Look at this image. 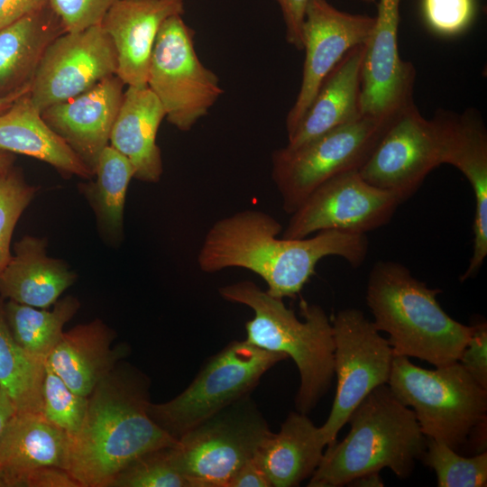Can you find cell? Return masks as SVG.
Masks as SVG:
<instances>
[{
    "mask_svg": "<svg viewBox=\"0 0 487 487\" xmlns=\"http://www.w3.org/2000/svg\"><path fill=\"white\" fill-rule=\"evenodd\" d=\"M280 223L271 215L247 209L225 216L207 231L198 254L201 271L214 273L238 267L259 275L276 298H294L326 256L344 258L358 267L368 253L364 234L337 230L299 239L278 237Z\"/></svg>",
    "mask_w": 487,
    "mask_h": 487,
    "instance_id": "6da1fadb",
    "label": "cell"
},
{
    "mask_svg": "<svg viewBox=\"0 0 487 487\" xmlns=\"http://www.w3.org/2000/svg\"><path fill=\"white\" fill-rule=\"evenodd\" d=\"M149 386L141 372L117 363L87 397L84 421L68 437L64 466L80 487H110L141 455L177 443L149 415Z\"/></svg>",
    "mask_w": 487,
    "mask_h": 487,
    "instance_id": "7a4b0ae2",
    "label": "cell"
},
{
    "mask_svg": "<svg viewBox=\"0 0 487 487\" xmlns=\"http://www.w3.org/2000/svg\"><path fill=\"white\" fill-rule=\"evenodd\" d=\"M440 289L416 279L401 263L379 261L367 281L366 303L376 329L388 334L395 356L415 357L435 367L457 362L472 326L454 318L439 305Z\"/></svg>",
    "mask_w": 487,
    "mask_h": 487,
    "instance_id": "3957f363",
    "label": "cell"
},
{
    "mask_svg": "<svg viewBox=\"0 0 487 487\" xmlns=\"http://www.w3.org/2000/svg\"><path fill=\"white\" fill-rule=\"evenodd\" d=\"M347 423L348 434L326 447L308 487L346 486L361 474L383 468L400 479L408 478L425 452L427 437L414 411L388 384L372 391L353 410Z\"/></svg>",
    "mask_w": 487,
    "mask_h": 487,
    "instance_id": "277c9868",
    "label": "cell"
},
{
    "mask_svg": "<svg viewBox=\"0 0 487 487\" xmlns=\"http://www.w3.org/2000/svg\"><path fill=\"white\" fill-rule=\"evenodd\" d=\"M219 294L253 310V318L245 324L246 342L294 361L300 376L295 406L297 411L309 413L327 392L335 375L333 326L325 310L302 299L304 319L299 320L282 299L250 280L221 287Z\"/></svg>",
    "mask_w": 487,
    "mask_h": 487,
    "instance_id": "5b68a950",
    "label": "cell"
},
{
    "mask_svg": "<svg viewBox=\"0 0 487 487\" xmlns=\"http://www.w3.org/2000/svg\"><path fill=\"white\" fill-rule=\"evenodd\" d=\"M387 384L414 411L427 438L458 452L473 437L485 448L487 390L458 361L427 370L394 356Z\"/></svg>",
    "mask_w": 487,
    "mask_h": 487,
    "instance_id": "8992f818",
    "label": "cell"
},
{
    "mask_svg": "<svg viewBox=\"0 0 487 487\" xmlns=\"http://www.w3.org/2000/svg\"><path fill=\"white\" fill-rule=\"evenodd\" d=\"M459 115L436 112L425 118L414 102L392 120L358 170L370 184L409 198L437 166L448 164L458 132Z\"/></svg>",
    "mask_w": 487,
    "mask_h": 487,
    "instance_id": "52a82bcc",
    "label": "cell"
},
{
    "mask_svg": "<svg viewBox=\"0 0 487 487\" xmlns=\"http://www.w3.org/2000/svg\"><path fill=\"white\" fill-rule=\"evenodd\" d=\"M283 354L234 341L213 355L193 381L178 396L164 403H150L152 419L178 440L215 414L249 396L261 377Z\"/></svg>",
    "mask_w": 487,
    "mask_h": 487,
    "instance_id": "ba28073f",
    "label": "cell"
},
{
    "mask_svg": "<svg viewBox=\"0 0 487 487\" xmlns=\"http://www.w3.org/2000/svg\"><path fill=\"white\" fill-rule=\"evenodd\" d=\"M394 118L363 115L298 147L275 150L271 179L284 211L293 213L327 179L359 170Z\"/></svg>",
    "mask_w": 487,
    "mask_h": 487,
    "instance_id": "9c48e42d",
    "label": "cell"
},
{
    "mask_svg": "<svg viewBox=\"0 0 487 487\" xmlns=\"http://www.w3.org/2000/svg\"><path fill=\"white\" fill-rule=\"evenodd\" d=\"M248 397L188 431L171 447L173 463L189 487H226L271 432Z\"/></svg>",
    "mask_w": 487,
    "mask_h": 487,
    "instance_id": "30bf717a",
    "label": "cell"
},
{
    "mask_svg": "<svg viewBox=\"0 0 487 487\" xmlns=\"http://www.w3.org/2000/svg\"><path fill=\"white\" fill-rule=\"evenodd\" d=\"M194 35L182 15L169 17L157 35L148 69L147 87L167 121L183 132L207 115L223 94L217 76L197 55Z\"/></svg>",
    "mask_w": 487,
    "mask_h": 487,
    "instance_id": "8fae6325",
    "label": "cell"
},
{
    "mask_svg": "<svg viewBox=\"0 0 487 487\" xmlns=\"http://www.w3.org/2000/svg\"><path fill=\"white\" fill-rule=\"evenodd\" d=\"M336 389L320 431L326 446L336 441L353 410L375 388L387 384L394 354L372 320L357 308L338 311L331 320Z\"/></svg>",
    "mask_w": 487,
    "mask_h": 487,
    "instance_id": "7c38bea8",
    "label": "cell"
},
{
    "mask_svg": "<svg viewBox=\"0 0 487 487\" xmlns=\"http://www.w3.org/2000/svg\"><path fill=\"white\" fill-rule=\"evenodd\" d=\"M402 203L394 193L368 183L358 170L318 186L290 215L282 237L299 239L325 230L364 234L387 224Z\"/></svg>",
    "mask_w": 487,
    "mask_h": 487,
    "instance_id": "4fadbf2b",
    "label": "cell"
},
{
    "mask_svg": "<svg viewBox=\"0 0 487 487\" xmlns=\"http://www.w3.org/2000/svg\"><path fill=\"white\" fill-rule=\"evenodd\" d=\"M116 70L115 49L101 24L64 32L45 51L29 96L41 114L116 75Z\"/></svg>",
    "mask_w": 487,
    "mask_h": 487,
    "instance_id": "5bb4252c",
    "label": "cell"
},
{
    "mask_svg": "<svg viewBox=\"0 0 487 487\" xmlns=\"http://www.w3.org/2000/svg\"><path fill=\"white\" fill-rule=\"evenodd\" d=\"M373 24L372 16L340 11L326 0H309L302 28V79L286 117L288 136L300 123L325 78L349 50L367 42Z\"/></svg>",
    "mask_w": 487,
    "mask_h": 487,
    "instance_id": "9a60e30c",
    "label": "cell"
},
{
    "mask_svg": "<svg viewBox=\"0 0 487 487\" xmlns=\"http://www.w3.org/2000/svg\"><path fill=\"white\" fill-rule=\"evenodd\" d=\"M402 0H378L377 14L365 44L362 65L363 115L392 118L413 101L416 69L399 53L398 30Z\"/></svg>",
    "mask_w": 487,
    "mask_h": 487,
    "instance_id": "2e32d148",
    "label": "cell"
},
{
    "mask_svg": "<svg viewBox=\"0 0 487 487\" xmlns=\"http://www.w3.org/2000/svg\"><path fill=\"white\" fill-rule=\"evenodd\" d=\"M124 86L116 75H113L41 113L45 123L65 141L93 174L100 153L109 144Z\"/></svg>",
    "mask_w": 487,
    "mask_h": 487,
    "instance_id": "e0dca14e",
    "label": "cell"
},
{
    "mask_svg": "<svg viewBox=\"0 0 487 487\" xmlns=\"http://www.w3.org/2000/svg\"><path fill=\"white\" fill-rule=\"evenodd\" d=\"M183 0H115L101 26L117 56L116 76L125 86H147L152 51L163 23L182 15Z\"/></svg>",
    "mask_w": 487,
    "mask_h": 487,
    "instance_id": "ac0fdd59",
    "label": "cell"
},
{
    "mask_svg": "<svg viewBox=\"0 0 487 487\" xmlns=\"http://www.w3.org/2000/svg\"><path fill=\"white\" fill-rule=\"evenodd\" d=\"M67 445V434L41 414L16 412L0 440V487H37L40 468L64 469Z\"/></svg>",
    "mask_w": 487,
    "mask_h": 487,
    "instance_id": "d6986e66",
    "label": "cell"
},
{
    "mask_svg": "<svg viewBox=\"0 0 487 487\" xmlns=\"http://www.w3.org/2000/svg\"><path fill=\"white\" fill-rule=\"evenodd\" d=\"M114 332L96 318L63 332L45 363L77 394L88 397L125 351L112 349Z\"/></svg>",
    "mask_w": 487,
    "mask_h": 487,
    "instance_id": "ffe728a7",
    "label": "cell"
},
{
    "mask_svg": "<svg viewBox=\"0 0 487 487\" xmlns=\"http://www.w3.org/2000/svg\"><path fill=\"white\" fill-rule=\"evenodd\" d=\"M165 117L161 102L147 86H127L109 145L131 162L139 180L157 182L161 177L162 159L156 138Z\"/></svg>",
    "mask_w": 487,
    "mask_h": 487,
    "instance_id": "44dd1931",
    "label": "cell"
},
{
    "mask_svg": "<svg viewBox=\"0 0 487 487\" xmlns=\"http://www.w3.org/2000/svg\"><path fill=\"white\" fill-rule=\"evenodd\" d=\"M44 238L26 235L15 243L14 253L0 275L3 299L39 308L55 304L77 279L62 260L50 257Z\"/></svg>",
    "mask_w": 487,
    "mask_h": 487,
    "instance_id": "7402d4cb",
    "label": "cell"
},
{
    "mask_svg": "<svg viewBox=\"0 0 487 487\" xmlns=\"http://www.w3.org/2000/svg\"><path fill=\"white\" fill-rule=\"evenodd\" d=\"M365 44L349 50L323 80L287 146L298 147L361 115L362 65Z\"/></svg>",
    "mask_w": 487,
    "mask_h": 487,
    "instance_id": "603a6c76",
    "label": "cell"
},
{
    "mask_svg": "<svg viewBox=\"0 0 487 487\" xmlns=\"http://www.w3.org/2000/svg\"><path fill=\"white\" fill-rule=\"evenodd\" d=\"M64 32L49 2L0 28V96L30 90L45 51Z\"/></svg>",
    "mask_w": 487,
    "mask_h": 487,
    "instance_id": "cb8c5ba5",
    "label": "cell"
},
{
    "mask_svg": "<svg viewBox=\"0 0 487 487\" xmlns=\"http://www.w3.org/2000/svg\"><path fill=\"white\" fill-rule=\"evenodd\" d=\"M326 446L320 427L299 411L290 412L278 433L260 444L255 460L273 487L299 486L318 467Z\"/></svg>",
    "mask_w": 487,
    "mask_h": 487,
    "instance_id": "d4e9b609",
    "label": "cell"
},
{
    "mask_svg": "<svg viewBox=\"0 0 487 487\" xmlns=\"http://www.w3.org/2000/svg\"><path fill=\"white\" fill-rule=\"evenodd\" d=\"M0 150L35 158L64 175L90 179L93 172L43 120L29 92L0 115Z\"/></svg>",
    "mask_w": 487,
    "mask_h": 487,
    "instance_id": "484cf974",
    "label": "cell"
},
{
    "mask_svg": "<svg viewBox=\"0 0 487 487\" xmlns=\"http://www.w3.org/2000/svg\"><path fill=\"white\" fill-rule=\"evenodd\" d=\"M448 164L467 179L474 195L473 248L461 281L476 276L487 255V132L473 108L459 115L456 141Z\"/></svg>",
    "mask_w": 487,
    "mask_h": 487,
    "instance_id": "4316f807",
    "label": "cell"
},
{
    "mask_svg": "<svg viewBox=\"0 0 487 487\" xmlns=\"http://www.w3.org/2000/svg\"><path fill=\"white\" fill-rule=\"evenodd\" d=\"M79 301L73 296L58 299L52 310L34 308L8 300L5 304L6 320L11 333L32 358L45 363L59 342L63 327L79 308Z\"/></svg>",
    "mask_w": 487,
    "mask_h": 487,
    "instance_id": "83f0119b",
    "label": "cell"
},
{
    "mask_svg": "<svg viewBox=\"0 0 487 487\" xmlns=\"http://www.w3.org/2000/svg\"><path fill=\"white\" fill-rule=\"evenodd\" d=\"M94 175L85 194L93 207L105 236L118 241L123 233L124 208L130 180L134 178L131 162L111 145L100 153Z\"/></svg>",
    "mask_w": 487,
    "mask_h": 487,
    "instance_id": "f1b7e54d",
    "label": "cell"
},
{
    "mask_svg": "<svg viewBox=\"0 0 487 487\" xmlns=\"http://www.w3.org/2000/svg\"><path fill=\"white\" fill-rule=\"evenodd\" d=\"M44 363L28 355L14 340L0 296V388L16 412L41 414Z\"/></svg>",
    "mask_w": 487,
    "mask_h": 487,
    "instance_id": "f546056e",
    "label": "cell"
},
{
    "mask_svg": "<svg viewBox=\"0 0 487 487\" xmlns=\"http://www.w3.org/2000/svg\"><path fill=\"white\" fill-rule=\"evenodd\" d=\"M421 461L436 473L438 487L487 485L486 451L465 457L442 442L427 438Z\"/></svg>",
    "mask_w": 487,
    "mask_h": 487,
    "instance_id": "4dcf8cb0",
    "label": "cell"
},
{
    "mask_svg": "<svg viewBox=\"0 0 487 487\" xmlns=\"http://www.w3.org/2000/svg\"><path fill=\"white\" fill-rule=\"evenodd\" d=\"M41 415L67 434L75 435L80 428L87 409V397L74 392L44 363L41 383Z\"/></svg>",
    "mask_w": 487,
    "mask_h": 487,
    "instance_id": "1f68e13d",
    "label": "cell"
},
{
    "mask_svg": "<svg viewBox=\"0 0 487 487\" xmlns=\"http://www.w3.org/2000/svg\"><path fill=\"white\" fill-rule=\"evenodd\" d=\"M37 190L14 166L0 171V275L12 257L14 227Z\"/></svg>",
    "mask_w": 487,
    "mask_h": 487,
    "instance_id": "d6a6232c",
    "label": "cell"
},
{
    "mask_svg": "<svg viewBox=\"0 0 487 487\" xmlns=\"http://www.w3.org/2000/svg\"><path fill=\"white\" fill-rule=\"evenodd\" d=\"M172 446L141 455L116 475L110 487H189L173 463Z\"/></svg>",
    "mask_w": 487,
    "mask_h": 487,
    "instance_id": "836d02e7",
    "label": "cell"
},
{
    "mask_svg": "<svg viewBox=\"0 0 487 487\" xmlns=\"http://www.w3.org/2000/svg\"><path fill=\"white\" fill-rule=\"evenodd\" d=\"M422 8L430 29L445 36L467 29L475 12L473 0H423Z\"/></svg>",
    "mask_w": 487,
    "mask_h": 487,
    "instance_id": "e575fe53",
    "label": "cell"
},
{
    "mask_svg": "<svg viewBox=\"0 0 487 487\" xmlns=\"http://www.w3.org/2000/svg\"><path fill=\"white\" fill-rule=\"evenodd\" d=\"M115 0H48L66 32L100 24Z\"/></svg>",
    "mask_w": 487,
    "mask_h": 487,
    "instance_id": "d590c367",
    "label": "cell"
},
{
    "mask_svg": "<svg viewBox=\"0 0 487 487\" xmlns=\"http://www.w3.org/2000/svg\"><path fill=\"white\" fill-rule=\"evenodd\" d=\"M458 362L466 372L487 390V324L472 326L469 340Z\"/></svg>",
    "mask_w": 487,
    "mask_h": 487,
    "instance_id": "8d00e7d4",
    "label": "cell"
},
{
    "mask_svg": "<svg viewBox=\"0 0 487 487\" xmlns=\"http://www.w3.org/2000/svg\"><path fill=\"white\" fill-rule=\"evenodd\" d=\"M280 7L286 27L287 41L303 50L302 28L309 0H276Z\"/></svg>",
    "mask_w": 487,
    "mask_h": 487,
    "instance_id": "74e56055",
    "label": "cell"
},
{
    "mask_svg": "<svg viewBox=\"0 0 487 487\" xmlns=\"http://www.w3.org/2000/svg\"><path fill=\"white\" fill-rule=\"evenodd\" d=\"M226 487H271L258 462L253 457L244 464L229 479Z\"/></svg>",
    "mask_w": 487,
    "mask_h": 487,
    "instance_id": "f35d334b",
    "label": "cell"
},
{
    "mask_svg": "<svg viewBox=\"0 0 487 487\" xmlns=\"http://www.w3.org/2000/svg\"><path fill=\"white\" fill-rule=\"evenodd\" d=\"M48 3V0H0V28Z\"/></svg>",
    "mask_w": 487,
    "mask_h": 487,
    "instance_id": "ab89813d",
    "label": "cell"
},
{
    "mask_svg": "<svg viewBox=\"0 0 487 487\" xmlns=\"http://www.w3.org/2000/svg\"><path fill=\"white\" fill-rule=\"evenodd\" d=\"M15 413L16 409L12 400L5 391L0 388V440L9 421Z\"/></svg>",
    "mask_w": 487,
    "mask_h": 487,
    "instance_id": "60d3db41",
    "label": "cell"
},
{
    "mask_svg": "<svg viewBox=\"0 0 487 487\" xmlns=\"http://www.w3.org/2000/svg\"><path fill=\"white\" fill-rule=\"evenodd\" d=\"M346 486L354 487H382L384 486L380 471H373L361 474L347 483Z\"/></svg>",
    "mask_w": 487,
    "mask_h": 487,
    "instance_id": "b9f144b4",
    "label": "cell"
},
{
    "mask_svg": "<svg viewBox=\"0 0 487 487\" xmlns=\"http://www.w3.org/2000/svg\"><path fill=\"white\" fill-rule=\"evenodd\" d=\"M27 92H29V90L8 96H0V115L7 111L17 98L26 94Z\"/></svg>",
    "mask_w": 487,
    "mask_h": 487,
    "instance_id": "7bdbcfd3",
    "label": "cell"
},
{
    "mask_svg": "<svg viewBox=\"0 0 487 487\" xmlns=\"http://www.w3.org/2000/svg\"><path fill=\"white\" fill-rule=\"evenodd\" d=\"M14 161V153L0 150V171L13 167Z\"/></svg>",
    "mask_w": 487,
    "mask_h": 487,
    "instance_id": "ee69618b",
    "label": "cell"
},
{
    "mask_svg": "<svg viewBox=\"0 0 487 487\" xmlns=\"http://www.w3.org/2000/svg\"><path fill=\"white\" fill-rule=\"evenodd\" d=\"M360 1L364 2L366 4H373L377 2V0H360Z\"/></svg>",
    "mask_w": 487,
    "mask_h": 487,
    "instance_id": "f6af8a7d",
    "label": "cell"
}]
</instances>
